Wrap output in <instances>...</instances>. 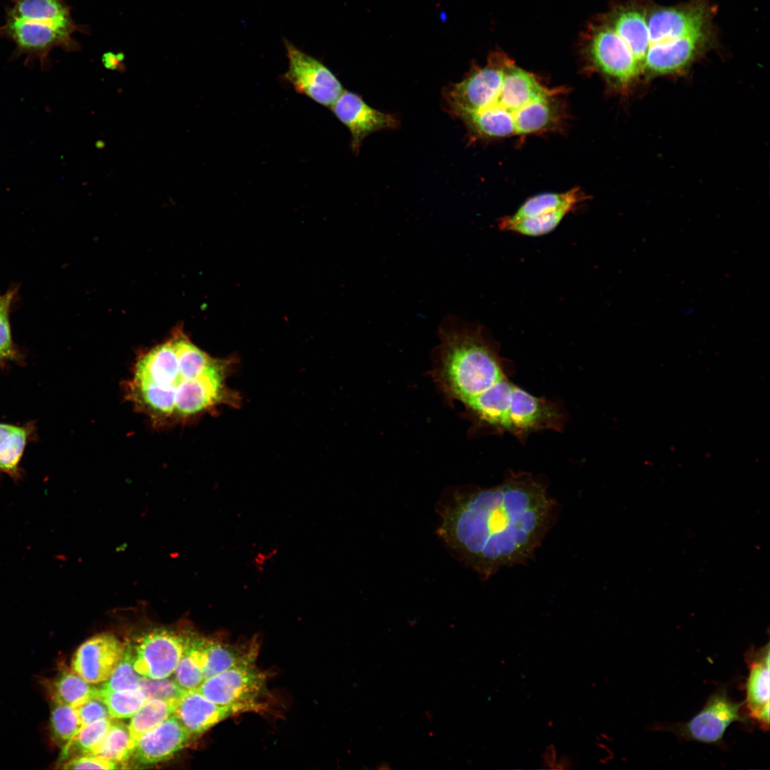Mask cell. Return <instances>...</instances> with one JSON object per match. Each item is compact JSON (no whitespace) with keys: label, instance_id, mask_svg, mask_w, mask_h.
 Listing matches in <instances>:
<instances>
[{"label":"cell","instance_id":"7","mask_svg":"<svg viewBox=\"0 0 770 770\" xmlns=\"http://www.w3.org/2000/svg\"><path fill=\"white\" fill-rule=\"evenodd\" d=\"M195 632L155 627L144 632L133 647V667L141 676L165 679L173 674Z\"/></svg>","mask_w":770,"mask_h":770},{"label":"cell","instance_id":"13","mask_svg":"<svg viewBox=\"0 0 770 770\" xmlns=\"http://www.w3.org/2000/svg\"><path fill=\"white\" fill-rule=\"evenodd\" d=\"M330 108L350 132L351 147L355 154L367 135L399 125V120L393 115L371 108L360 96L350 91H344Z\"/></svg>","mask_w":770,"mask_h":770},{"label":"cell","instance_id":"34","mask_svg":"<svg viewBox=\"0 0 770 770\" xmlns=\"http://www.w3.org/2000/svg\"><path fill=\"white\" fill-rule=\"evenodd\" d=\"M83 725L103 719H112L108 708L99 697H92L76 708Z\"/></svg>","mask_w":770,"mask_h":770},{"label":"cell","instance_id":"3","mask_svg":"<svg viewBox=\"0 0 770 770\" xmlns=\"http://www.w3.org/2000/svg\"><path fill=\"white\" fill-rule=\"evenodd\" d=\"M439 334L433 376L448 399L464 404L505 376L479 329L450 321Z\"/></svg>","mask_w":770,"mask_h":770},{"label":"cell","instance_id":"29","mask_svg":"<svg viewBox=\"0 0 770 770\" xmlns=\"http://www.w3.org/2000/svg\"><path fill=\"white\" fill-rule=\"evenodd\" d=\"M98 697L106 704L112 719H125L135 714L147 699L138 688L110 691L99 687Z\"/></svg>","mask_w":770,"mask_h":770},{"label":"cell","instance_id":"18","mask_svg":"<svg viewBox=\"0 0 770 770\" xmlns=\"http://www.w3.org/2000/svg\"><path fill=\"white\" fill-rule=\"evenodd\" d=\"M516 388L505 376L464 405L480 421L505 431Z\"/></svg>","mask_w":770,"mask_h":770},{"label":"cell","instance_id":"35","mask_svg":"<svg viewBox=\"0 0 770 770\" xmlns=\"http://www.w3.org/2000/svg\"><path fill=\"white\" fill-rule=\"evenodd\" d=\"M557 762V751L554 744L548 745L542 754V766L554 769Z\"/></svg>","mask_w":770,"mask_h":770},{"label":"cell","instance_id":"31","mask_svg":"<svg viewBox=\"0 0 770 770\" xmlns=\"http://www.w3.org/2000/svg\"><path fill=\"white\" fill-rule=\"evenodd\" d=\"M139 689L147 700L156 698L165 701H178L186 692L173 679H157L143 676L140 679Z\"/></svg>","mask_w":770,"mask_h":770},{"label":"cell","instance_id":"30","mask_svg":"<svg viewBox=\"0 0 770 770\" xmlns=\"http://www.w3.org/2000/svg\"><path fill=\"white\" fill-rule=\"evenodd\" d=\"M141 677L134 669L133 647L128 643L125 645L123 655L118 666L101 687L110 691L136 689L139 688Z\"/></svg>","mask_w":770,"mask_h":770},{"label":"cell","instance_id":"1","mask_svg":"<svg viewBox=\"0 0 770 770\" xmlns=\"http://www.w3.org/2000/svg\"><path fill=\"white\" fill-rule=\"evenodd\" d=\"M553 506L542 484L513 476L491 488L455 492L441 508L439 535L488 578L530 558L550 525Z\"/></svg>","mask_w":770,"mask_h":770},{"label":"cell","instance_id":"27","mask_svg":"<svg viewBox=\"0 0 770 770\" xmlns=\"http://www.w3.org/2000/svg\"><path fill=\"white\" fill-rule=\"evenodd\" d=\"M83 724L75 707L53 702L50 717V732L52 741L58 746H64L82 728Z\"/></svg>","mask_w":770,"mask_h":770},{"label":"cell","instance_id":"21","mask_svg":"<svg viewBox=\"0 0 770 770\" xmlns=\"http://www.w3.org/2000/svg\"><path fill=\"white\" fill-rule=\"evenodd\" d=\"M584 200V195L578 188L563 192H545L527 199L511 215L503 218L508 221L535 217L563 208L573 210Z\"/></svg>","mask_w":770,"mask_h":770},{"label":"cell","instance_id":"16","mask_svg":"<svg viewBox=\"0 0 770 770\" xmlns=\"http://www.w3.org/2000/svg\"><path fill=\"white\" fill-rule=\"evenodd\" d=\"M647 11L635 3L617 5L600 16L626 43L642 74L650 37Z\"/></svg>","mask_w":770,"mask_h":770},{"label":"cell","instance_id":"10","mask_svg":"<svg viewBox=\"0 0 770 770\" xmlns=\"http://www.w3.org/2000/svg\"><path fill=\"white\" fill-rule=\"evenodd\" d=\"M711 36L709 31L650 45L642 76L650 79L684 72L705 51Z\"/></svg>","mask_w":770,"mask_h":770},{"label":"cell","instance_id":"28","mask_svg":"<svg viewBox=\"0 0 770 770\" xmlns=\"http://www.w3.org/2000/svg\"><path fill=\"white\" fill-rule=\"evenodd\" d=\"M196 635L197 632H194L188 648L173 673V679L186 692L197 689L205 680L195 642Z\"/></svg>","mask_w":770,"mask_h":770},{"label":"cell","instance_id":"22","mask_svg":"<svg viewBox=\"0 0 770 770\" xmlns=\"http://www.w3.org/2000/svg\"><path fill=\"white\" fill-rule=\"evenodd\" d=\"M48 692L53 702L76 708L98 697L99 687L92 685L72 669H63L48 684Z\"/></svg>","mask_w":770,"mask_h":770},{"label":"cell","instance_id":"36","mask_svg":"<svg viewBox=\"0 0 770 770\" xmlns=\"http://www.w3.org/2000/svg\"><path fill=\"white\" fill-rule=\"evenodd\" d=\"M123 59V56L120 57V53L117 55L108 52L103 55V61L105 66L108 68L115 69L118 67L119 63Z\"/></svg>","mask_w":770,"mask_h":770},{"label":"cell","instance_id":"26","mask_svg":"<svg viewBox=\"0 0 770 770\" xmlns=\"http://www.w3.org/2000/svg\"><path fill=\"white\" fill-rule=\"evenodd\" d=\"M573 210L563 208L557 211L535 217H526L516 221H508L503 217L498 227L503 231L512 232L529 237H538L551 232Z\"/></svg>","mask_w":770,"mask_h":770},{"label":"cell","instance_id":"15","mask_svg":"<svg viewBox=\"0 0 770 770\" xmlns=\"http://www.w3.org/2000/svg\"><path fill=\"white\" fill-rule=\"evenodd\" d=\"M769 642L759 649L751 647L745 654L749 673L744 704L749 719L762 729L769 727Z\"/></svg>","mask_w":770,"mask_h":770},{"label":"cell","instance_id":"14","mask_svg":"<svg viewBox=\"0 0 770 770\" xmlns=\"http://www.w3.org/2000/svg\"><path fill=\"white\" fill-rule=\"evenodd\" d=\"M73 32L51 24L7 16L0 34L11 38L21 53L45 58L55 47L73 48Z\"/></svg>","mask_w":770,"mask_h":770},{"label":"cell","instance_id":"32","mask_svg":"<svg viewBox=\"0 0 770 770\" xmlns=\"http://www.w3.org/2000/svg\"><path fill=\"white\" fill-rule=\"evenodd\" d=\"M9 308L0 311V365L4 366L9 362L23 365L25 361L24 356L12 340L9 321Z\"/></svg>","mask_w":770,"mask_h":770},{"label":"cell","instance_id":"20","mask_svg":"<svg viewBox=\"0 0 770 770\" xmlns=\"http://www.w3.org/2000/svg\"><path fill=\"white\" fill-rule=\"evenodd\" d=\"M7 16L53 24L75 32L79 26L73 21L64 0H10Z\"/></svg>","mask_w":770,"mask_h":770},{"label":"cell","instance_id":"5","mask_svg":"<svg viewBox=\"0 0 770 770\" xmlns=\"http://www.w3.org/2000/svg\"><path fill=\"white\" fill-rule=\"evenodd\" d=\"M582 46L592 68L622 93H627L642 77L628 46L601 17L588 26Z\"/></svg>","mask_w":770,"mask_h":770},{"label":"cell","instance_id":"39","mask_svg":"<svg viewBox=\"0 0 770 770\" xmlns=\"http://www.w3.org/2000/svg\"><path fill=\"white\" fill-rule=\"evenodd\" d=\"M694 309L693 307L686 308L682 312L681 314L684 317L690 316L694 313Z\"/></svg>","mask_w":770,"mask_h":770},{"label":"cell","instance_id":"37","mask_svg":"<svg viewBox=\"0 0 770 770\" xmlns=\"http://www.w3.org/2000/svg\"><path fill=\"white\" fill-rule=\"evenodd\" d=\"M15 290H9L6 293L0 295V311L4 308L10 307Z\"/></svg>","mask_w":770,"mask_h":770},{"label":"cell","instance_id":"24","mask_svg":"<svg viewBox=\"0 0 770 770\" xmlns=\"http://www.w3.org/2000/svg\"><path fill=\"white\" fill-rule=\"evenodd\" d=\"M178 701H165L156 698L146 700L131 717L128 725L134 747L141 736L174 713Z\"/></svg>","mask_w":770,"mask_h":770},{"label":"cell","instance_id":"19","mask_svg":"<svg viewBox=\"0 0 770 770\" xmlns=\"http://www.w3.org/2000/svg\"><path fill=\"white\" fill-rule=\"evenodd\" d=\"M34 421L24 424L0 422V473L18 482L23 476L20 464L26 446L36 439Z\"/></svg>","mask_w":770,"mask_h":770},{"label":"cell","instance_id":"11","mask_svg":"<svg viewBox=\"0 0 770 770\" xmlns=\"http://www.w3.org/2000/svg\"><path fill=\"white\" fill-rule=\"evenodd\" d=\"M125 645L114 635L102 632L83 642L71 659V669L91 684L107 680L121 660Z\"/></svg>","mask_w":770,"mask_h":770},{"label":"cell","instance_id":"12","mask_svg":"<svg viewBox=\"0 0 770 770\" xmlns=\"http://www.w3.org/2000/svg\"><path fill=\"white\" fill-rule=\"evenodd\" d=\"M195 739L173 714L140 737L124 768L130 764L137 767L164 761Z\"/></svg>","mask_w":770,"mask_h":770},{"label":"cell","instance_id":"17","mask_svg":"<svg viewBox=\"0 0 770 770\" xmlns=\"http://www.w3.org/2000/svg\"><path fill=\"white\" fill-rule=\"evenodd\" d=\"M173 714L196 739L216 724L241 714L237 709L217 704L195 690L183 694Z\"/></svg>","mask_w":770,"mask_h":770},{"label":"cell","instance_id":"2","mask_svg":"<svg viewBox=\"0 0 770 770\" xmlns=\"http://www.w3.org/2000/svg\"><path fill=\"white\" fill-rule=\"evenodd\" d=\"M564 93L496 51L484 66H474L460 82L446 87L443 97L473 138L492 140L557 128L564 118Z\"/></svg>","mask_w":770,"mask_h":770},{"label":"cell","instance_id":"8","mask_svg":"<svg viewBox=\"0 0 770 770\" xmlns=\"http://www.w3.org/2000/svg\"><path fill=\"white\" fill-rule=\"evenodd\" d=\"M288 68L284 78L296 92L330 108L344 91L335 75L324 64L285 41Z\"/></svg>","mask_w":770,"mask_h":770},{"label":"cell","instance_id":"25","mask_svg":"<svg viewBox=\"0 0 770 770\" xmlns=\"http://www.w3.org/2000/svg\"><path fill=\"white\" fill-rule=\"evenodd\" d=\"M133 749L128 726L119 719H112L108 733L94 755L124 766Z\"/></svg>","mask_w":770,"mask_h":770},{"label":"cell","instance_id":"38","mask_svg":"<svg viewBox=\"0 0 770 770\" xmlns=\"http://www.w3.org/2000/svg\"><path fill=\"white\" fill-rule=\"evenodd\" d=\"M570 758L567 755H562L555 764L554 769H568L571 767Z\"/></svg>","mask_w":770,"mask_h":770},{"label":"cell","instance_id":"4","mask_svg":"<svg viewBox=\"0 0 770 770\" xmlns=\"http://www.w3.org/2000/svg\"><path fill=\"white\" fill-rule=\"evenodd\" d=\"M220 705L241 714L269 713L274 697L268 688V674L257 662L240 664L205 679L195 689Z\"/></svg>","mask_w":770,"mask_h":770},{"label":"cell","instance_id":"23","mask_svg":"<svg viewBox=\"0 0 770 770\" xmlns=\"http://www.w3.org/2000/svg\"><path fill=\"white\" fill-rule=\"evenodd\" d=\"M112 719H103L83 725L78 733L62 747L58 766L72 758L95 754L104 740Z\"/></svg>","mask_w":770,"mask_h":770},{"label":"cell","instance_id":"9","mask_svg":"<svg viewBox=\"0 0 770 770\" xmlns=\"http://www.w3.org/2000/svg\"><path fill=\"white\" fill-rule=\"evenodd\" d=\"M649 46L709 31L711 15L702 0L669 7H654L647 13Z\"/></svg>","mask_w":770,"mask_h":770},{"label":"cell","instance_id":"6","mask_svg":"<svg viewBox=\"0 0 770 770\" xmlns=\"http://www.w3.org/2000/svg\"><path fill=\"white\" fill-rule=\"evenodd\" d=\"M744 705V701L733 700L727 688L721 687L709 697L703 708L690 720L662 724L659 729L671 732L683 739L719 746L724 743V733L732 723L748 722V717L741 711Z\"/></svg>","mask_w":770,"mask_h":770},{"label":"cell","instance_id":"33","mask_svg":"<svg viewBox=\"0 0 770 770\" xmlns=\"http://www.w3.org/2000/svg\"><path fill=\"white\" fill-rule=\"evenodd\" d=\"M63 769H115L122 768L119 763L101 756L88 754L67 760L60 765Z\"/></svg>","mask_w":770,"mask_h":770}]
</instances>
